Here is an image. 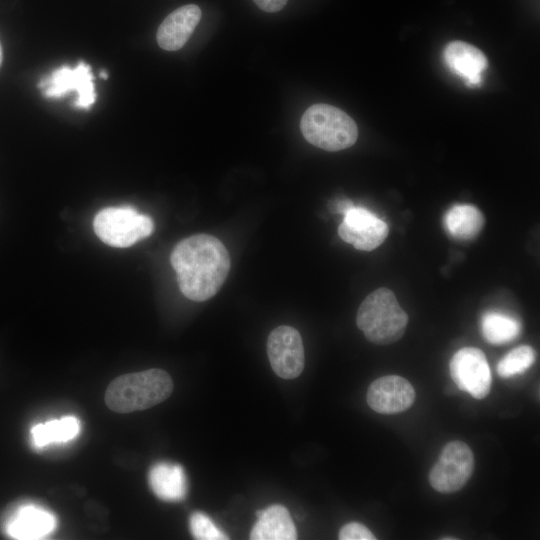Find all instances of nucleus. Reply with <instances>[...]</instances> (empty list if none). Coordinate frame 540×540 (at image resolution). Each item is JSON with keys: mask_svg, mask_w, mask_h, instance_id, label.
Segmentation results:
<instances>
[{"mask_svg": "<svg viewBox=\"0 0 540 540\" xmlns=\"http://www.w3.org/2000/svg\"><path fill=\"white\" fill-rule=\"evenodd\" d=\"M172 391L170 375L153 368L115 378L105 392V403L114 412L131 413L163 402Z\"/></svg>", "mask_w": 540, "mask_h": 540, "instance_id": "obj_2", "label": "nucleus"}, {"mask_svg": "<svg viewBox=\"0 0 540 540\" xmlns=\"http://www.w3.org/2000/svg\"><path fill=\"white\" fill-rule=\"evenodd\" d=\"M93 228L105 244L125 248L150 236L154 223L149 216L139 213L133 207H107L96 214Z\"/></svg>", "mask_w": 540, "mask_h": 540, "instance_id": "obj_5", "label": "nucleus"}, {"mask_svg": "<svg viewBox=\"0 0 540 540\" xmlns=\"http://www.w3.org/2000/svg\"><path fill=\"white\" fill-rule=\"evenodd\" d=\"M153 493L166 502L182 501L188 491L187 478L181 465L169 462L154 464L148 474Z\"/></svg>", "mask_w": 540, "mask_h": 540, "instance_id": "obj_15", "label": "nucleus"}, {"mask_svg": "<svg viewBox=\"0 0 540 540\" xmlns=\"http://www.w3.org/2000/svg\"><path fill=\"white\" fill-rule=\"evenodd\" d=\"M57 526L53 513L41 506H20L6 523L7 534L14 539L35 540L49 536Z\"/></svg>", "mask_w": 540, "mask_h": 540, "instance_id": "obj_12", "label": "nucleus"}, {"mask_svg": "<svg viewBox=\"0 0 540 540\" xmlns=\"http://www.w3.org/2000/svg\"><path fill=\"white\" fill-rule=\"evenodd\" d=\"M170 261L182 294L197 302L208 300L219 291L231 266L223 243L209 234L181 240Z\"/></svg>", "mask_w": 540, "mask_h": 540, "instance_id": "obj_1", "label": "nucleus"}, {"mask_svg": "<svg viewBox=\"0 0 540 540\" xmlns=\"http://www.w3.org/2000/svg\"><path fill=\"white\" fill-rule=\"evenodd\" d=\"M535 351L522 345L508 352L497 364V373L502 378L513 377L528 370L535 361Z\"/></svg>", "mask_w": 540, "mask_h": 540, "instance_id": "obj_20", "label": "nucleus"}, {"mask_svg": "<svg viewBox=\"0 0 540 540\" xmlns=\"http://www.w3.org/2000/svg\"><path fill=\"white\" fill-rule=\"evenodd\" d=\"M39 87L48 98L63 97L70 91H74L78 94L75 106L79 108L87 109L96 100L91 67L82 61L74 68L59 67L48 77L43 78L39 82Z\"/></svg>", "mask_w": 540, "mask_h": 540, "instance_id": "obj_8", "label": "nucleus"}, {"mask_svg": "<svg viewBox=\"0 0 540 540\" xmlns=\"http://www.w3.org/2000/svg\"><path fill=\"white\" fill-rule=\"evenodd\" d=\"M353 206L354 204L349 200H341L335 204L336 211L341 214H344Z\"/></svg>", "mask_w": 540, "mask_h": 540, "instance_id": "obj_24", "label": "nucleus"}, {"mask_svg": "<svg viewBox=\"0 0 540 540\" xmlns=\"http://www.w3.org/2000/svg\"><path fill=\"white\" fill-rule=\"evenodd\" d=\"M267 354L275 374L284 379L298 377L304 368V348L300 333L291 326H279L267 340Z\"/></svg>", "mask_w": 540, "mask_h": 540, "instance_id": "obj_9", "label": "nucleus"}, {"mask_svg": "<svg viewBox=\"0 0 540 540\" xmlns=\"http://www.w3.org/2000/svg\"><path fill=\"white\" fill-rule=\"evenodd\" d=\"M201 19V9L195 4L181 6L171 12L157 30L158 45L167 51L181 49Z\"/></svg>", "mask_w": 540, "mask_h": 540, "instance_id": "obj_13", "label": "nucleus"}, {"mask_svg": "<svg viewBox=\"0 0 540 540\" xmlns=\"http://www.w3.org/2000/svg\"><path fill=\"white\" fill-rule=\"evenodd\" d=\"M443 56L449 69L463 78L469 87L480 85L482 72L488 65L482 51L466 42L453 41L445 47Z\"/></svg>", "mask_w": 540, "mask_h": 540, "instance_id": "obj_14", "label": "nucleus"}, {"mask_svg": "<svg viewBox=\"0 0 540 540\" xmlns=\"http://www.w3.org/2000/svg\"><path fill=\"white\" fill-rule=\"evenodd\" d=\"M254 3L265 12H278L288 0H253Z\"/></svg>", "mask_w": 540, "mask_h": 540, "instance_id": "obj_23", "label": "nucleus"}, {"mask_svg": "<svg viewBox=\"0 0 540 540\" xmlns=\"http://www.w3.org/2000/svg\"><path fill=\"white\" fill-rule=\"evenodd\" d=\"M481 332L489 343L505 344L520 334L521 323L506 313L489 311L481 318Z\"/></svg>", "mask_w": 540, "mask_h": 540, "instance_id": "obj_19", "label": "nucleus"}, {"mask_svg": "<svg viewBox=\"0 0 540 540\" xmlns=\"http://www.w3.org/2000/svg\"><path fill=\"white\" fill-rule=\"evenodd\" d=\"M340 540H375L373 533L363 524L350 522L339 531Z\"/></svg>", "mask_w": 540, "mask_h": 540, "instance_id": "obj_22", "label": "nucleus"}, {"mask_svg": "<svg viewBox=\"0 0 540 540\" xmlns=\"http://www.w3.org/2000/svg\"><path fill=\"white\" fill-rule=\"evenodd\" d=\"M415 400V390L405 378L386 375L373 381L367 390V403L380 414L407 410Z\"/></svg>", "mask_w": 540, "mask_h": 540, "instance_id": "obj_11", "label": "nucleus"}, {"mask_svg": "<svg viewBox=\"0 0 540 540\" xmlns=\"http://www.w3.org/2000/svg\"><path fill=\"white\" fill-rule=\"evenodd\" d=\"M484 221L482 212L470 204L454 205L444 217L447 232L458 240H471L477 237Z\"/></svg>", "mask_w": 540, "mask_h": 540, "instance_id": "obj_17", "label": "nucleus"}, {"mask_svg": "<svg viewBox=\"0 0 540 540\" xmlns=\"http://www.w3.org/2000/svg\"><path fill=\"white\" fill-rule=\"evenodd\" d=\"M2 62V48H1V45H0V64Z\"/></svg>", "mask_w": 540, "mask_h": 540, "instance_id": "obj_26", "label": "nucleus"}, {"mask_svg": "<svg viewBox=\"0 0 540 540\" xmlns=\"http://www.w3.org/2000/svg\"><path fill=\"white\" fill-rule=\"evenodd\" d=\"M190 532L195 539L199 540H222L228 539L215 523L204 513L194 512L189 519Z\"/></svg>", "mask_w": 540, "mask_h": 540, "instance_id": "obj_21", "label": "nucleus"}, {"mask_svg": "<svg viewBox=\"0 0 540 540\" xmlns=\"http://www.w3.org/2000/svg\"><path fill=\"white\" fill-rule=\"evenodd\" d=\"M356 323L367 340L378 345H388L403 336L408 316L395 294L388 288L380 287L360 304Z\"/></svg>", "mask_w": 540, "mask_h": 540, "instance_id": "obj_3", "label": "nucleus"}, {"mask_svg": "<svg viewBox=\"0 0 540 540\" xmlns=\"http://www.w3.org/2000/svg\"><path fill=\"white\" fill-rule=\"evenodd\" d=\"M81 424L75 416H64L35 424L31 430V442L36 448H43L54 443H65L73 440L80 433Z\"/></svg>", "mask_w": 540, "mask_h": 540, "instance_id": "obj_18", "label": "nucleus"}, {"mask_svg": "<svg viewBox=\"0 0 540 540\" xmlns=\"http://www.w3.org/2000/svg\"><path fill=\"white\" fill-rule=\"evenodd\" d=\"M304 138L326 151L351 147L358 138L355 121L341 109L328 104H314L303 114L300 124Z\"/></svg>", "mask_w": 540, "mask_h": 540, "instance_id": "obj_4", "label": "nucleus"}, {"mask_svg": "<svg viewBox=\"0 0 540 540\" xmlns=\"http://www.w3.org/2000/svg\"><path fill=\"white\" fill-rule=\"evenodd\" d=\"M449 370L456 386L475 399L485 398L491 387V372L485 354L478 348L458 350L450 360Z\"/></svg>", "mask_w": 540, "mask_h": 540, "instance_id": "obj_7", "label": "nucleus"}, {"mask_svg": "<svg viewBox=\"0 0 540 540\" xmlns=\"http://www.w3.org/2000/svg\"><path fill=\"white\" fill-rule=\"evenodd\" d=\"M250 539L252 540H294L297 532L286 507L275 504L257 512Z\"/></svg>", "mask_w": 540, "mask_h": 540, "instance_id": "obj_16", "label": "nucleus"}, {"mask_svg": "<svg viewBox=\"0 0 540 540\" xmlns=\"http://www.w3.org/2000/svg\"><path fill=\"white\" fill-rule=\"evenodd\" d=\"M389 233L387 224L363 207L353 206L343 214L338 227L340 238L361 251L380 246Z\"/></svg>", "mask_w": 540, "mask_h": 540, "instance_id": "obj_10", "label": "nucleus"}, {"mask_svg": "<svg viewBox=\"0 0 540 540\" xmlns=\"http://www.w3.org/2000/svg\"><path fill=\"white\" fill-rule=\"evenodd\" d=\"M100 75H101V77H102L103 79H107V76H108V75H107L106 72H101Z\"/></svg>", "mask_w": 540, "mask_h": 540, "instance_id": "obj_25", "label": "nucleus"}, {"mask_svg": "<svg viewBox=\"0 0 540 540\" xmlns=\"http://www.w3.org/2000/svg\"><path fill=\"white\" fill-rule=\"evenodd\" d=\"M474 469V456L462 441H451L442 449L429 473V483L440 493L459 491L470 479Z\"/></svg>", "mask_w": 540, "mask_h": 540, "instance_id": "obj_6", "label": "nucleus"}]
</instances>
